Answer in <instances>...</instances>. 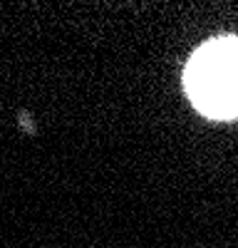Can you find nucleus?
<instances>
[{
	"label": "nucleus",
	"mask_w": 238,
	"mask_h": 248,
	"mask_svg": "<svg viewBox=\"0 0 238 248\" xmlns=\"http://www.w3.org/2000/svg\"><path fill=\"white\" fill-rule=\"evenodd\" d=\"M184 85L193 107L213 119L238 117V37L211 40L189 60Z\"/></svg>",
	"instance_id": "1"
}]
</instances>
